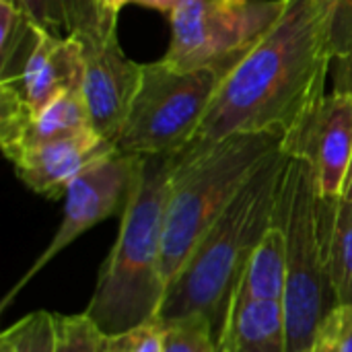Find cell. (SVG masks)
<instances>
[{
  "label": "cell",
  "mask_w": 352,
  "mask_h": 352,
  "mask_svg": "<svg viewBox=\"0 0 352 352\" xmlns=\"http://www.w3.org/2000/svg\"><path fill=\"white\" fill-rule=\"evenodd\" d=\"M287 153H272L235 194L167 285L159 322L202 316L221 344L243 270L274 225Z\"/></svg>",
  "instance_id": "obj_2"
},
{
  "label": "cell",
  "mask_w": 352,
  "mask_h": 352,
  "mask_svg": "<svg viewBox=\"0 0 352 352\" xmlns=\"http://www.w3.org/2000/svg\"><path fill=\"white\" fill-rule=\"evenodd\" d=\"M280 146L283 136L278 134L239 132L210 146L177 153L163 219V274L167 285L243 184Z\"/></svg>",
  "instance_id": "obj_4"
},
{
  "label": "cell",
  "mask_w": 352,
  "mask_h": 352,
  "mask_svg": "<svg viewBox=\"0 0 352 352\" xmlns=\"http://www.w3.org/2000/svg\"><path fill=\"white\" fill-rule=\"evenodd\" d=\"M2 336H6L16 352H54L56 351V326L54 314L33 311L12 324Z\"/></svg>",
  "instance_id": "obj_21"
},
{
  "label": "cell",
  "mask_w": 352,
  "mask_h": 352,
  "mask_svg": "<svg viewBox=\"0 0 352 352\" xmlns=\"http://www.w3.org/2000/svg\"><path fill=\"white\" fill-rule=\"evenodd\" d=\"M56 326V351L54 352H107L109 336L97 328L87 316H58L54 314Z\"/></svg>",
  "instance_id": "obj_18"
},
{
  "label": "cell",
  "mask_w": 352,
  "mask_h": 352,
  "mask_svg": "<svg viewBox=\"0 0 352 352\" xmlns=\"http://www.w3.org/2000/svg\"><path fill=\"white\" fill-rule=\"evenodd\" d=\"M163 324V352H221L210 322L202 316H190Z\"/></svg>",
  "instance_id": "obj_19"
},
{
  "label": "cell",
  "mask_w": 352,
  "mask_h": 352,
  "mask_svg": "<svg viewBox=\"0 0 352 352\" xmlns=\"http://www.w3.org/2000/svg\"><path fill=\"white\" fill-rule=\"evenodd\" d=\"M91 128V118L80 89L68 91L41 113L25 120H0V144L8 161L25 151L82 134Z\"/></svg>",
  "instance_id": "obj_13"
},
{
  "label": "cell",
  "mask_w": 352,
  "mask_h": 352,
  "mask_svg": "<svg viewBox=\"0 0 352 352\" xmlns=\"http://www.w3.org/2000/svg\"><path fill=\"white\" fill-rule=\"evenodd\" d=\"M334 50V64H352V0H314Z\"/></svg>",
  "instance_id": "obj_20"
},
{
  "label": "cell",
  "mask_w": 352,
  "mask_h": 352,
  "mask_svg": "<svg viewBox=\"0 0 352 352\" xmlns=\"http://www.w3.org/2000/svg\"><path fill=\"white\" fill-rule=\"evenodd\" d=\"M340 200L352 202V161H351V167H349V173H346V177H344V184H342V194H340Z\"/></svg>",
  "instance_id": "obj_28"
},
{
  "label": "cell",
  "mask_w": 352,
  "mask_h": 352,
  "mask_svg": "<svg viewBox=\"0 0 352 352\" xmlns=\"http://www.w3.org/2000/svg\"><path fill=\"white\" fill-rule=\"evenodd\" d=\"M82 85L78 41L33 25L29 37L0 68V120H25L41 113L58 97Z\"/></svg>",
  "instance_id": "obj_8"
},
{
  "label": "cell",
  "mask_w": 352,
  "mask_h": 352,
  "mask_svg": "<svg viewBox=\"0 0 352 352\" xmlns=\"http://www.w3.org/2000/svg\"><path fill=\"white\" fill-rule=\"evenodd\" d=\"M287 0H188L171 14L163 62L175 70L219 68L227 74L268 35Z\"/></svg>",
  "instance_id": "obj_7"
},
{
  "label": "cell",
  "mask_w": 352,
  "mask_h": 352,
  "mask_svg": "<svg viewBox=\"0 0 352 352\" xmlns=\"http://www.w3.org/2000/svg\"><path fill=\"white\" fill-rule=\"evenodd\" d=\"M163 324L153 320L124 334L109 336L107 352H163Z\"/></svg>",
  "instance_id": "obj_24"
},
{
  "label": "cell",
  "mask_w": 352,
  "mask_h": 352,
  "mask_svg": "<svg viewBox=\"0 0 352 352\" xmlns=\"http://www.w3.org/2000/svg\"><path fill=\"white\" fill-rule=\"evenodd\" d=\"M221 352H287L283 301L235 297L221 340Z\"/></svg>",
  "instance_id": "obj_14"
},
{
  "label": "cell",
  "mask_w": 352,
  "mask_h": 352,
  "mask_svg": "<svg viewBox=\"0 0 352 352\" xmlns=\"http://www.w3.org/2000/svg\"><path fill=\"white\" fill-rule=\"evenodd\" d=\"M118 153L116 144L101 138L95 130L68 136L25 151L10 163L19 179L35 194L56 200L66 196L68 186L93 163Z\"/></svg>",
  "instance_id": "obj_12"
},
{
  "label": "cell",
  "mask_w": 352,
  "mask_h": 352,
  "mask_svg": "<svg viewBox=\"0 0 352 352\" xmlns=\"http://www.w3.org/2000/svg\"><path fill=\"white\" fill-rule=\"evenodd\" d=\"M311 352H352V305H338L324 320Z\"/></svg>",
  "instance_id": "obj_22"
},
{
  "label": "cell",
  "mask_w": 352,
  "mask_h": 352,
  "mask_svg": "<svg viewBox=\"0 0 352 352\" xmlns=\"http://www.w3.org/2000/svg\"><path fill=\"white\" fill-rule=\"evenodd\" d=\"M287 291V241L274 223L256 245L235 297L256 301H283Z\"/></svg>",
  "instance_id": "obj_16"
},
{
  "label": "cell",
  "mask_w": 352,
  "mask_h": 352,
  "mask_svg": "<svg viewBox=\"0 0 352 352\" xmlns=\"http://www.w3.org/2000/svg\"><path fill=\"white\" fill-rule=\"evenodd\" d=\"M334 50L314 0H287L268 35L223 78L186 148L239 132H272L295 142L326 99Z\"/></svg>",
  "instance_id": "obj_1"
},
{
  "label": "cell",
  "mask_w": 352,
  "mask_h": 352,
  "mask_svg": "<svg viewBox=\"0 0 352 352\" xmlns=\"http://www.w3.org/2000/svg\"><path fill=\"white\" fill-rule=\"evenodd\" d=\"M31 29L33 23L10 0H0V68L12 60Z\"/></svg>",
  "instance_id": "obj_23"
},
{
  "label": "cell",
  "mask_w": 352,
  "mask_h": 352,
  "mask_svg": "<svg viewBox=\"0 0 352 352\" xmlns=\"http://www.w3.org/2000/svg\"><path fill=\"white\" fill-rule=\"evenodd\" d=\"M10 2L35 27L54 35L66 31V37L72 35L78 27L91 23L99 14L95 0H10Z\"/></svg>",
  "instance_id": "obj_17"
},
{
  "label": "cell",
  "mask_w": 352,
  "mask_h": 352,
  "mask_svg": "<svg viewBox=\"0 0 352 352\" xmlns=\"http://www.w3.org/2000/svg\"><path fill=\"white\" fill-rule=\"evenodd\" d=\"M184 2H188V0H134V4H140V6H146V8H153V10H161V12H167V14H171Z\"/></svg>",
  "instance_id": "obj_26"
},
{
  "label": "cell",
  "mask_w": 352,
  "mask_h": 352,
  "mask_svg": "<svg viewBox=\"0 0 352 352\" xmlns=\"http://www.w3.org/2000/svg\"><path fill=\"white\" fill-rule=\"evenodd\" d=\"M130 2H134V0H95V6H97L99 16L118 21L120 10H122L126 4H130Z\"/></svg>",
  "instance_id": "obj_25"
},
{
  "label": "cell",
  "mask_w": 352,
  "mask_h": 352,
  "mask_svg": "<svg viewBox=\"0 0 352 352\" xmlns=\"http://www.w3.org/2000/svg\"><path fill=\"white\" fill-rule=\"evenodd\" d=\"M140 167H142V157L126 155L118 151L93 163L78 177L72 179V184L66 190L64 217L54 239L50 241L45 252L31 264L25 276L4 297V307L47 262H52L76 237H80L95 225L103 223L118 210L124 212L126 202L136 186Z\"/></svg>",
  "instance_id": "obj_10"
},
{
  "label": "cell",
  "mask_w": 352,
  "mask_h": 352,
  "mask_svg": "<svg viewBox=\"0 0 352 352\" xmlns=\"http://www.w3.org/2000/svg\"><path fill=\"white\" fill-rule=\"evenodd\" d=\"M227 76L219 68L175 70L163 60L142 64V76L116 148L126 155H177L196 136Z\"/></svg>",
  "instance_id": "obj_6"
},
{
  "label": "cell",
  "mask_w": 352,
  "mask_h": 352,
  "mask_svg": "<svg viewBox=\"0 0 352 352\" xmlns=\"http://www.w3.org/2000/svg\"><path fill=\"white\" fill-rule=\"evenodd\" d=\"M283 151L309 163L320 198L338 200L352 161V91L326 95L305 132Z\"/></svg>",
  "instance_id": "obj_11"
},
{
  "label": "cell",
  "mask_w": 352,
  "mask_h": 352,
  "mask_svg": "<svg viewBox=\"0 0 352 352\" xmlns=\"http://www.w3.org/2000/svg\"><path fill=\"white\" fill-rule=\"evenodd\" d=\"M72 37L82 58L80 93L89 109L91 128L105 140H118L136 97L142 64L130 60L118 39V21L95 16Z\"/></svg>",
  "instance_id": "obj_9"
},
{
  "label": "cell",
  "mask_w": 352,
  "mask_h": 352,
  "mask_svg": "<svg viewBox=\"0 0 352 352\" xmlns=\"http://www.w3.org/2000/svg\"><path fill=\"white\" fill-rule=\"evenodd\" d=\"M274 223L287 241V352H311L324 320L338 307L328 274L320 194L309 163L287 153Z\"/></svg>",
  "instance_id": "obj_5"
},
{
  "label": "cell",
  "mask_w": 352,
  "mask_h": 352,
  "mask_svg": "<svg viewBox=\"0 0 352 352\" xmlns=\"http://www.w3.org/2000/svg\"><path fill=\"white\" fill-rule=\"evenodd\" d=\"M334 89L352 91V64L336 68V85H334Z\"/></svg>",
  "instance_id": "obj_27"
},
{
  "label": "cell",
  "mask_w": 352,
  "mask_h": 352,
  "mask_svg": "<svg viewBox=\"0 0 352 352\" xmlns=\"http://www.w3.org/2000/svg\"><path fill=\"white\" fill-rule=\"evenodd\" d=\"M177 155L142 157L136 186L122 212L120 235L103 262L87 316L107 336L157 320L167 293L163 219Z\"/></svg>",
  "instance_id": "obj_3"
},
{
  "label": "cell",
  "mask_w": 352,
  "mask_h": 352,
  "mask_svg": "<svg viewBox=\"0 0 352 352\" xmlns=\"http://www.w3.org/2000/svg\"><path fill=\"white\" fill-rule=\"evenodd\" d=\"M0 352H16L14 344L6 336H0Z\"/></svg>",
  "instance_id": "obj_29"
},
{
  "label": "cell",
  "mask_w": 352,
  "mask_h": 352,
  "mask_svg": "<svg viewBox=\"0 0 352 352\" xmlns=\"http://www.w3.org/2000/svg\"><path fill=\"white\" fill-rule=\"evenodd\" d=\"M328 274L338 305H352V202L320 198Z\"/></svg>",
  "instance_id": "obj_15"
}]
</instances>
